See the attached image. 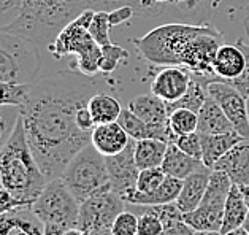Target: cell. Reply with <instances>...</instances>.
<instances>
[{
  "label": "cell",
  "mask_w": 249,
  "mask_h": 235,
  "mask_svg": "<svg viewBox=\"0 0 249 235\" xmlns=\"http://www.w3.org/2000/svg\"><path fill=\"white\" fill-rule=\"evenodd\" d=\"M40 48L22 35L0 31V81L32 84L40 80L43 69Z\"/></svg>",
  "instance_id": "obj_6"
},
{
  "label": "cell",
  "mask_w": 249,
  "mask_h": 235,
  "mask_svg": "<svg viewBox=\"0 0 249 235\" xmlns=\"http://www.w3.org/2000/svg\"><path fill=\"white\" fill-rule=\"evenodd\" d=\"M224 235H249V234L246 232V229H245V227H240V229H236V231H232V232L224 234Z\"/></svg>",
  "instance_id": "obj_48"
},
{
  "label": "cell",
  "mask_w": 249,
  "mask_h": 235,
  "mask_svg": "<svg viewBox=\"0 0 249 235\" xmlns=\"http://www.w3.org/2000/svg\"><path fill=\"white\" fill-rule=\"evenodd\" d=\"M222 45V34L213 27L210 32L196 37L181 57V67H184L191 73L198 78L205 86L214 81L213 75V62H214L216 53Z\"/></svg>",
  "instance_id": "obj_11"
},
{
  "label": "cell",
  "mask_w": 249,
  "mask_h": 235,
  "mask_svg": "<svg viewBox=\"0 0 249 235\" xmlns=\"http://www.w3.org/2000/svg\"><path fill=\"white\" fill-rule=\"evenodd\" d=\"M241 188V192H243V197H245V202L248 205V208H249V184L246 186H240Z\"/></svg>",
  "instance_id": "obj_46"
},
{
  "label": "cell",
  "mask_w": 249,
  "mask_h": 235,
  "mask_svg": "<svg viewBox=\"0 0 249 235\" xmlns=\"http://www.w3.org/2000/svg\"><path fill=\"white\" fill-rule=\"evenodd\" d=\"M198 134H226L235 130L233 124L226 116V113L219 107V104L213 99L206 97L205 104L198 110Z\"/></svg>",
  "instance_id": "obj_23"
},
{
  "label": "cell",
  "mask_w": 249,
  "mask_h": 235,
  "mask_svg": "<svg viewBox=\"0 0 249 235\" xmlns=\"http://www.w3.org/2000/svg\"><path fill=\"white\" fill-rule=\"evenodd\" d=\"M181 186H183V180L168 177L163 180V183L157 189L151 192H140L135 189L125 197L127 205H140V207H154V205H165L173 203L178 199L181 192Z\"/></svg>",
  "instance_id": "obj_20"
},
{
  "label": "cell",
  "mask_w": 249,
  "mask_h": 235,
  "mask_svg": "<svg viewBox=\"0 0 249 235\" xmlns=\"http://www.w3.org/2000/svg\"><path fill=\"white\" fill-rule=\"evenodd\" d=\"M192 234H194V229L187 224L184 219H179V221H173L165 224L163 232L160 235H192Z\"/></svg>",
  "instance_id": "obj_43"
},
{
  "label": "cell",
  "mask_w": 249,
  "mask_h": 235,
  "mask_svg": "<svg viewBox=\"0 0 249 235\" xmlns=\"http://www.w3.org/2000/svg\"><path fill=\"white\" fill-rule=\"evenodd\" d=\"M0 186H2V180H0Z\"/></svg>",
  "instance_id": "obj_52"
},
{
  "label": "cell",
  "mask_w": 249,
  "mask_h": 235,
  "mask_svg": "<svg viewBox=\"0 0 249 235\" xmlns=\"http://www.w3.org/2000/svg\"><path fill=\"white\" fill-rule=\"evenodd\" d=\"M232 180L224 172L213 170L210 184L206 192L198 203V207L189 213H183L184 221L194 231H213L221 232L224 207H226L227 196L232 188Z\"/></svg>",
  "instance_id": "obj_9"
},
{
  "label": "cell",
  "mask_w": 249,
  "mask_h": 235,
  "mask_svg": "<svg viewBox=\"0 0 249 235\" xmlns=\"http://www.w3.org/2000/svg\"><path fill=\"white\" fill-rule=\"evenodd\" d=\"M210 97L214 99L233 124L235 130L245 138H249V110L248 99L232 84L224 81H211L206 86Z\"/></svg>",
  "instance_id": "obj_12"
},
{
  "label": "cell",
  "mask_w": 249,
  "mask_h": 235,
  "mask_svg": "<svg viewBox=\"0 0 249 235\" xmlns=\"http://www.w3.org/2000/svg\"><path fill=\"white\" fill-rule=\"evenodd\" d=\"M168 123L175 137L192 134V132H197L198 127V114L189 108H176L170 113Z\"/></svg>",
  "instance_id": "obj_30"
},
{
  "label": "cell",
  "mask_w": 249,
  "mask_h": 235,
  "mask_svg": "<svg viewBox=\"0 0 249 235\" xmlns=\"http://www.w3.org/2000/svg\"><path fill=\"white\" fill-rule=\"evenodd\" d=\"M130 140L132 138L127 135V132L118 121L97 124L92 130V137H90V143L103 156H114L124 151Z\"/></svg>",
  "instance_id": "obj_19"
},
{
  "label": "cell",
  "mask_w": 249,
  "mask_h": 235,
  "mask_svg": "<svg viewBox=\"0 0 249 235\" xmlns=\"http://www.w3.org/2000/svg\"><path fill=\"white\" fill-rule=\"evenodd\" d=\"M89 111L92 114L95 124H107L118 121L123 107L121 102L108 92H97L89 99Z\"/></svg>",
  "instance_id": "obj_27"
},
{
  "label": "cell",
  "mask_w": 249,
  "mask_h": 235,
  "mask_svg": "<svg viewBox=\"0 0 249 235\" xmlns=\"http://www.w3.org/2000/svg\"><path fill=\"white\" fill-rule=\"evenodd\" d=\"M130 111H133L138 118H142L143 121L153 126H170L168 118V108L167 102L157 97L156 94H142L133 97L129 105H127Z\"/></svg>",
  "instance_id": "obj_21"
},
{
  "label": "cell",
  "mask_w": 249,
  "mask_h": 235,
  "mask_svg": "<svg viewBox=\"0 0 249 235\" xmlns=\"http://www.w3.org/2000/svg\"><path fill=\"white\" fill-rule=\"evenodd\" d=\"M94 13L95 10H84L80 16L67 24L53 43L46 48L56 59H62L64 56H71V54L76 56V70L89 76H95L100 72L102 59V46L89 32Z\"/></svg>",
  "instance_id": "obj_5"
},
{
  "label": "cell",
  "mask_w": 249,
  "mask_h": 235,
  "mask_svg": "<svg viewBox=\"0 0 249 235\" xmlns=\"http://www.w3.org/2000/svg\"><path fill=\"white\" fill-rule=\"evenodd\" d=\"M113 235H137L138 234V215L132 210L121 212L111 226Z\"/></svg>",
  "instance_id": "obj_38"
},
{
  "label": "cell",
  "mask_w": 249,
  "mask_h": 235,
  "mask_svg": "<svg viewBox=\"0 0 249 235\" xmlns=\"http://www.w3.org/2000/svg\"><path fill=\"white\" fill-rule=\"evenodd\" d=\"M246 65V56L238 43L221 45L213 62V75L214 81L232 83L236 76L241 75Z\"/></svg>",
  "instance_id": "obj_17"
},
{
  "label": "cell",
  "mask_w": 249,
  "mask_h": 235,
  "mask_svg": "<svg viewBox=\"0 0 249 235\" xmlns=\"http://www.w3.org/2000/svg\"><path fill=\"white\" fill-rule=\"evenodd\" d=\"M19 207H29V205L22 203L19 199H16L8 189H5L3 186H0V215L11 212V210L19 208Z\"/></svg>",
  "instance_id": "obj_42"
},
{
  "label": "cell",
  "mask_w": 249,
  "mask_h": 235,
  "mask_svg": "<svg viewBox=\"0 0 249 235\" xmlns=\"http://www.w3.org/2000/svg\"><path fill=\"white\" fill-rule=\"evenodd\" d=\"M123 5H130L140 16L142 0H24L22 15L8 31L48 48L84 10L111 11Z\"/></svg>",
  "instance_id": "obj_2"
},
{
  "label": "cell",
  "mask_w": 249,
  "mask_h": 235,
  "mask_svg": "<svg viewBox=\"0 0 249 235\" xmlns=\"http://www.w3.org/2000/svg\"><path fill=\"white\" fill-rule=\"evenodd\" d=\"M213 168L203 165L198 168L197 172L191 173L189 177L183 180V186H181V192L178 199H176V207H178L183 213L194 212L206 192V188L210 184Z\"/></svg>",
  "instance_id": "obj_18"
},
{
  "label": "cell",
  "mask_w": 249,
  "mask_h": 235,
  "mask_svg": "<svg viewBox=\"0 0 249 235\" xmlns=\"http://www.w3.org/2000/svg\"><path fill=\"white\" fill-rule=\"evenodd\" d=\"M248 110H249V97H248Z\"/></svg>",
  "instance_id": "obj_51"
},
{
  "label": "cell",
  "mask_w": 249,
  "mask_h": 235,
  "mask_svg": "<svg viewBox=\"0 0 249 235\" xmlns=\"http://www.w3.org/2000/svg\"><path fill=\"white\" fill-rule=\"evenodd\" d=\"M236 43L240 45L243 53H245V56H246V65H245V69H243L241 75L236 76L235 80L232 83H229V84H232L233 88L238 89V91L248 99L249 97V45L246 43L245 40H238Z\"/></svg>",
  "instance_id": "obj_40"
},
{
  "label": "cell",
  "mask_w": 249,
  "mask_h": 235,
  "mask_svg": "<svg viewBox=\"0 0 249 235\" xmlns=\"http://www.w3.org/2000/svg\"><path fill=\"white\" fill-rule=\"evenodd\" d=\"M30 84H11L0 81V105L21 107L27 97Z\"/></svg>",
  "instance_id": "obj_34"
},
{
  "label": "cell",
  "mask_w": 249,
  "mask_h": 235,
  "mask_svg": "<svg viewBox=\"0 0 249 235\" xmlns=\"http://www.w3.org/2000/svg\"><path fill=\"white\" fill-rule=\"evenodd\" d=\"M0 180L5 189L29 207L48 184V178L29 146L21 116L10 140L0 151Z\"/></svg>",
  "instance_id": "obj_3"
},
{
  "label": "cell",
  "mask_w": 249,
  "mask_h": 235,
  "mask_svg": "<svg viewBox=\"0 0 249 235\" xmlns=\"http://www.w3.org/2000/svg\"><path fill=\"white\" fill-rule=\"evenodd\" d=\"M24 0H0V31H8L19 19Z\"/></svg>",
  "instance_id": "obj_36"
},
{
  "label": "cell",
  "mask_w": 249,
  "mask_h": 235,
  "mask_svg": "<svg viewBox=\"0 0 249 235\" xmlns=\"http://www.w3.org/2000/svg\"><path fill=\"white\" fill-rule=\"evenodd\" d=\"M213 170L224 172L233 184H249V138H243L213 165Z\"/></svg>",
  "instance_id": "obj_15"
},
{
  "label": "cell",
  "mask_w": 249,
  "mask_h": 235,
  "mask_svg": "<svg viewBox=\"0 0 249 235\" xmlns=\"http://www.w3.org/2000/svg\"><path fill=\"white\" fill-rule=\"evenodd\" d=\"M165 178H167V173L163 172L162 167L143 168V170H140L138 173L137 189L140 192H151L159 188Z\"/></svg>",
  "instance_id": "obj_35"
},
{
  "label": "cell",
  "mask_w": 249,
  "mask_h": 235,
  "mask_svg": "<svg viewBox=\"0 0 249 235\" xmlns=\"http://www.w3.org/2000/svg\"><path fill=\"white\" fill-rule=\"evenodd\" d=\"M167 142L157 138L135 140V162L140 170L151 167H160L167 153Z\"/></svg>",
  "instance_id": "obj_26"
},
{
  "label": "cell",
  "mask_w": 249,
  "mask_h": 235,
  "mask_svg": "<svg viewBox=\"0 0 249 235\" xmlns=\"http://www.w3.org/2000/svg\"><path fill=\"white\" fill-rule=\"evenodd\" d=\"M236 130L226 132V134H200L202 142V161L206 167L213 168V165L219 161L229 149H232L236 143L243 140Z\"/></svg>",
  "instance_id": "obj_22"
},
{
  "label": "cell",
  "mask_w": 249,
  "mask_h": 235,
  "mask_svg": "<svg viewBox=\"0 0 249 235\" xmlns=\"http://www.w3.org/2000/svg\"><path fill=\"white\" fill-rule=\"evenodd\" d=\"M130 53L125 48L108 43L105 46H102V59H100V73L103 75H110L116 70L119 65L125 64L129 61Z\"/></svg>",
  "instance_id": "obj_31"
},
{
  "label": "cell",
  "mask_w": 249,
  "mask_h": 235,
  "mask_svg": "<svg viewBox=\"0 0 249 235\" xmlns=\"http://www.w3.org/2000/svg\"><path fill=\"white\" fill-rule=\"evenodd\" d=\"M192 235H222L221 232H213V231H194Z\"/></svg>",
  "instance_id": "obj_47"
},
{
  "label": "cell",
  "mask_w": 249,
  "mask_h": 235,
  "mask_svg": "<svg viewBox=\"0 0 249 235\" xmlns=\"http://www.w3.org/2000/svg\"><path fill=\"white\" fill-rule=\"evenodd\" d=\"M213 2H214V7H216V5H217V3H219V2H221V0H213Z\"/></svg>",
  "instance_id": "obj_50"
},
{
  "label": "cell",
  "mask_w": 249,
  "mask_h": 235,
  "mask_svg": "<svg viewBox=\"0 0 249 235\" xmlns=\"http://www.w3.org/2000/svg\"><path fill=\"white\" fill-rule=\"evenodd\" d=\"M32 210L43 224H54L64 229L78 227L80 202L67 188L62 178L48 181L38 199L34 202Z\"/></svg>",
  "instance_id": "obj_8"
},
{
  "label": "cell",
  "mask_w": 249,
  "mask_h": 235,
  "mask_svg": "<svg viewBox=\"0 0 249 235\" xmlns=\"http://www.w3.org/2000/svg\"><path fill=\"white\" fill-rule=\"evenodd\" d=\"M243 27H245V32H246V37L249 40V5H248V10H246V16L243 19Z\"/></svg>",
  "instance_id": "obj_45"
},
{
  "label": "cell",
  "mask_w": 249,
  "mask_h": 235,
  "mask_svg": "<svg viewBox=\"0 0 249 235\" xmlns=\"http://www.w3.org/2000/svg\"><path fill=\"white\" fill-rule=\"evenodd\" d=\"M176 0H142L140 16L144 18H162L167 13H178Z\"/></svg>",
  "instance_id": "obj_37"
},
{
  "label": "cell",
  "mask_w": 249,
  "mask_h": 235,
  "mask_svg": "<svg viewBox=\"0 0 249 235\" xmlns=\"http://www.w3.org/2000/svg\"><path fill=\"white\" fill-rule=\"evenodd\" d=\"M173 143L181 151H184L186 154L192 156V158L202 161V142H200L198 132H192V134H186V135H176Z\"/></svg>",
  "instance_id": "obj_39"
},
{
  "label": "cell",
  "mask_w": 249,
  "mask_h": 235,
  "mask_svg": "<svg viewBox=\"0 0 249 235\" xmlns=\"http://www.w3.org/2000/svg\"><path fill=\"white\" fill-rule=\"evenodd\" d=\"M111 189L125 200V197L137 189L140 168L135 162V140H130L124 151L114 156H105Z\"/></svg>",
  "instance_id": "obj_13"
},
{
  "label": "cell",
  "mask_w": 249,
  "mask_h": 235,
  "mask_svg": "<svg viewBox=\"0 0 249 235\" xmlns=\"http://www.w3.org/2000/svg\"><path fill=\"white\" fill-rule=\"evenodd\" d=\"M127 208V203L113 189L100 192L80 203L78 227L89 235H113L111 226L116 216Z\"/></svg>",
  "instance_id": "obj_10"
},
{
  "label": "cell",
  "mask_w": 249,
  "mask_h": 235,
  "mask_svg": "<svg viewBox=\"0 0 249 235\" xmlns=\"http://www.w3.org/2000/svg\"><path fill=\"white\" fill-rule=\"evenodd\" d=\"M102 81L75 70H60L29 86L21 118L29 146L48 181L60 178L69 162L90 143L92 134L76 124V113L100 92Z\"/></svg>",
  "instance_id": "obj_1"
},
{
  "label": "cell",
  "mask_w": 249,
  "mask_h": 235,
  "mask_svg": "<svg viewBox=\"0 0 249 235\" xmlns=\"http://www.w3.org/2000/svg\"><path fill=\"white\" fill-rule=\"evenodd\" d=\"M205 164L200 159L192 158V156L186 154L184 151L176 146L175 143H168L165 158L162 162V168L168 177H175L179 180H184L189 177L191 173L197 172Z\"/></svg>",
  "instance_id": "obj_25"
},
{
  "label": "cell",
  "mask_w": 249,
  "mask_h": 235,
  "mask_svg": "<svg viewBox=\"0 0 249 235\" xmlns=\"http://www.w3.org/2000/svg\"><path fill=\"white\" fill-rule=\"evenodd\" d=\"M60 178L80 203L95 194L111 191L105 156L97 151L92 143L86 145L75 154Z\"/></svg>",
  "instance_id": "obj_7"
},
{
  "label": "cell",
  "mask_w": 249,
  "mask_h": 235,
  "mask_svg": "<svg viewBox=\"0 0 249 235\" xmlns=\"http://www.w3.org/2000/svg\"><path fill=\"white\" fill-rule=\"evenodd\" d=\"M21 116V107L16 105H0V151L10 140L15 132L18 119Z\"/></svg>",
  "instance_id": "obj_32"
},
{
  "label": "cell",
  "mask_w": 249,
  "mask_h": 235,
  "mask_svg": "<svg viewBox=\"0 0 249 235\" xmlns=\"http://www.w3.org/2000/svg\"><path fill=\"white\" fill-rule=\"evenodd\" d=\"M64 235H89L86 231H83L80 227H73V229H69Z\"/></svg>",
  "instance_id": "obj_44"
},
{
  "label": "cell",
  "mask_w": 249,
  "mask_h": 235,
  "mask_svg": "<svg viewBox=\"0 0 249 235\" xmlns=\"http://www.w3.org/2000/svg\"><path fill=\"white\" fill-rule=\"evenodd\" d=\"M210 24L168 22L154 27L143 37L132 40L138 54L151 65H181L187 45L198 35L210 32Z\"/></svg>",
  "instance_id": "obj_4"
},
{
  "label": "cell",
  "mask_w": 249,
  "mask_h": 235,
  "mask_svg": "<svg viewBox=\"0 0 249 235\" xmlns=\"http://www.w3.org/2000/svg\"><path fill=\"white\" fill-rule=\"evenodd\" d=\"M132 212L138 215V234L137 235H160L163 232V221L151 207L127 205Z\"/></svg>",
  "instance_id": "obj_29"
},
{
  "label": "cell",
  "mask_w": 249,
  "mask_h": 235,
  "mask_svg": "<svg viewBox=\"0 0 249 235\" xmlns=\"http://www.w3.org/2000/svg\"><path fill=\"white\" fill-rule=\"evenodd\" d=\"M243 227H245V229H246V232L249 234V216H248V219H246V222H245V226H243Z\"/></svg>",
  "instance_id": "obj_49"
},
{
  "label": "cell",
  "mask_w": 249,
  "mask_h": 235,
  "mask_svg": "<svg viewBox=\"0 0 249 235\" xmlns=\"http://www.w3.org/2000/svg\"><path fill=\"white\" fill-rule=\"evenodd\" d=\"M248 216H249V208L245 202V197H243L241 188L238 184H232L226 200V207H224L221 234L224 235L243 227Z\"/></svg>",
  "instance_id": "obj_24"
},
{
  "label": "cell",
  "mask_w": 249,
  "mask_h": 235,
  "mask_svg": "<svg viewBox=\"0 0 249 235\" xmlns=\"http://www.w3.org/2000/svg\"><path fill=\"white\" fill-rule=\"evenodd\" d=\"M206 97H208L206 86L198 80V78H196L192 75V81L189 84L187 92L176 102H168V104H167L168 113H172L173 110H176V108H189V110L198 113V110L205 104Z\"/></svg>",
  "instance_id": "obj_28"
},
{
  "label": "cell",
  "mask_w": 249,
  "mask_h": 235,
  "mask_svg": "<svg viewBox=\"0 0 249 235\" xmlns=\"http://www.w3.org/2000/svg\"><path fill=\"white\" fill-rule=\"evenodd\" d=\"M156 67L157 72L151 81V92L165 100L167 104L183 97L192 81L191 72L181 65H165V67L156 65Z\"/></svg>",
  "instance_id": "obj_14"
},
{
  "label": "cell",
  "mask_w": 249,
  "mask_h": 235,
  "mask_svg": "<svg viewBox=\"0 0 249 235\" xmlns=\"http://www.w3.org/2000/svg\"><path fill=\"white\" fill-rule=\"evenodd\" d=\"M110 29H111V24H110V18H108V11L105 10L95 11L92 22H90V26H89V32L100 46L111 43Z\"/></svg>",
  "instance_id": "obj_33"
},
{
  "label": "cell",
  "mask_w": 249,
  "mask_h": 235,
  "mask_svg": "<svg viewBox=\"0 0 249 235\" xmlns=\"http://www.w3.org/2000/svg\"><path fill=\"white\" fill-rule=\"evenodd\" d=\"M133 16H137V13H135V8L130 7V5H123V7H118L111 11H108V18H110L111 27L121 26V24L132 19Z\"/></svg>",
  "instance_id": "obj_41"
},
{
  "label": "cell",
  "mask_w": 249,
  "mask_h": 235,
  "mask_svg": "<svg viewBox=\"0 0 249 235\" xmlns=\"http://www.w3.org/2000/svg\"><path fill=\"white\" fill-rule=\"evenodd\" d=\"M0 235H43V222L32 207H19L0 215Z\"/></svg>",
  "instance_id": "obj_16"
}]
</instances>
